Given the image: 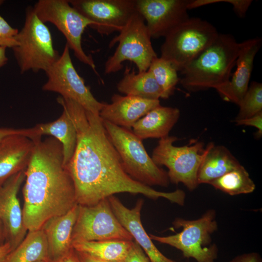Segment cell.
Returning a JSON list of instances; mask_svg holds the SVG:
<instances>
[{
  "instance_id": "6da1fadb",
  "label": "cell",
  "mask_w": 262,
  "mask_h": 262,
  "mask_svg": "<svg viewBox=\"0 0 262 262\" xmlns=\"http://www.w3.org/2000/svg\"><path fill=\"white\" fill-rule=\"evenodd\" d=\"M65 109L77 132L76 148L66 166L73 181L77 204L91 206L115 194L129 193L152 199L164 198L184 205L183 191H159L135 180L126 172L99 115L73 101L67 102Z\"/></svg>"
},
{
  "instance_id": "7a4b0ae2",
  "label": "cell",
  "mask_w": 262,
  "mask_h": 262,
  "mask_svg": "<svg viewBox=\"0 0 262 262\" xmlns=\"http://www.w3.org/2000/svg\"><path fill=\"white\" fill-rule=\"evenodd\" d=\"M32 140L34 147L23 188V221L28 231L40 229L48 220L77 204L61 144L52 137Z\"/></svg>"
},
{
  "instance_id": "3957f363",
  "label": "cell",
  "mask_w": 262,
  "mask_h": 262,
  "mask_svg": "<svg viewBox=\"0 0 262 262\" xmlns=\"http://www.w3.org/2000/svg\"><path fill=\"white\" fill-rule=\"evenodd\" d=\"M240 43L228 33H219L215 40L181 71L182 86L189 92L210 88L216 90L226 84L235 66Z\"/></svg>"
},
{
  "instance_id": "277c9868",
  "label": "cell",
  "mask_w": 262,
  "mask_h": 262,
  "mask_svg": "<svg viewBox=\"0 0 262 262\" xmlns=\"http://www.w3.org/2000/svg\"><path fill=\"white\" fill-rule=\"evenodd\" d=\"M102 120L126 172L146 185L167 187L170 182L167 172L155 164L146 150L142 140L130 130Z\"/></svg>"
},
{
  "instance_id": "5b68a950",
  "label": "cell",
  "mask_w": 262,
  "mask_h": 262,
  "mask_svg": "<svg viewBox=\"0 0 262 262\" xmlns=\"http://www.w3.org/2000/svg\"><path fill=\"white\" fill-rule=\"evenodd\" d=\"M17 45L12 49L21 73L29 70L46 71L60 55L53 46L49 28L29 6L25 12L23 26L19 31Z\"/></svg>"
},
{
  "instance_id": "8992f818",
  "label": "cell",
  "mask_w": 262,
  "mask_h": 262,
  "mask_svg": "<svg viewBox=\"0 0 262 262\" xmlns=\"http://www.w3.org/2000/svg\"><path fill=\"white\" fill-rule=\"evenodd\" d=\"M215 211H207L195 220L177 218L175 227L182 230L174 235L160 236L150 234L152 240L167 245L181 251L185 258H192L197 262H214L217 257L218 248L212 244V235L217 230Z\"/></svg>"
},
{
  "instance_id": "52a82bcc",
  "label": "cell",
  "mask_w": 262,
  "mask_h": 262,
  "mask_svg": "<svg viewBox=\"0 0 262 262\" xmlns=\"http://www.w3.org/2000/svg\"><path fill=\"white\" fill-rule=\"evenodd\" d=\"M219 33L209 22L199 17H189L164 37L161 57L180 72L208 47Z\"/></svg>"
},
{
  "instance_id": "ba28073f",
  "label": "cell",
  "mask_w": 262,
  "mask_h": 262,
  "mask_svg": "<svg viewBox=\"0 0 262 262\" xmlns=\"http://www.w3.org/2000/svg\"><path fill=\"white\" fill-rule=\"evenodd\" d=\"M151 37L145 21L137 12L126 26L109 43V48L118 43L115 50L104 65L106 74L121 70L123 63L129 61L135 64L138 72L148 70L151 62L158 56L151 41Z\"/></svg>"
},
{
  "instance_id": "9c48e42d",
  "label": "cell",
  "mask_w": 262,
  "mask_h": 262,
  "mask_svg": "<svg viewBox=\"0 0 262 262\" xmlns=\"http://www.w3.org/2000/svg\"><path fill=\"white\" fill-rule=\"evenodd\" d=\"M178 138L168 136L160 139L153 149L151 158L159 166L168 168L170 182L181 183L189 190H195L198 185L197 171L204 156V143L193 140L188 145L176 147L173 143Z\"/></svg>"
},
{
  "instance_id": "30bf717a",
  "label": "cell",
  "mask_w": 262,
  "mask_h": 262,
  "mask_svg": "<svg viewBox=\"0 0 262 262\" xmlns=\"http://www.w3.org/2000/svg\"><path fill=\"white\" fill-rule=\"evenodd\" d=\"M33 8L41 21L53 24L62 33L74 56L98 74L92 57L84 52L82 45L85 28L90 27L93 23L75 9L68 0H39Z\"/></svg>"
},
{
  "instance_id": "8fae6325",
  "label": "cell",
  "mask_w": 262,
  "mask_h": 262,
  "mask_svg": "<svg viewBox=\"0 0 262 262\" xmlns=\"http://www.w3.org/2000/svg\"><path fill=\"white\" fill-rule=\"evenodd\" d=\"M105 240L133 241V238L115 215L108 198L91 206L79 205L72 244Z\"/></svg>"
},
{
  "instance_id": "7c38bea8",
  "label": "cell",
  "mask_w": 262,
  "mask_h": 262,
  "mask_svg": "<svg viewBox=\"0 0 262 262\" xmlns=\"http://www.w3.org/2000/svg\"><path fill=\"white\" fill-rule=\"evenodd\" d=\"M68 46L66 44L58 60L45 73L47 81L42 86L46 91L56 92L77 102L87 110L99 115L103 102L98 101L76 70Z\"/></svg>"
},
{
  "instance_id": "4fadbf2b",
  "label": "cell",
  "mask_w": 262,
  "mask_h": 262,
  "mask_svg": "<svg viewBox=\"0 0 262 262\" xmlns=\"http://www.w3.org/2000/svg\"><path fill=\"white\" fill-rule=\"evenodd\" d=\"M101 35L119 32L137 12L135 0H68Z\"/></svg>"
},
{
  "instance_id": "5bb4252c",
  "label": "cell",
  "mask_w": 262,
  "mask_h": 262,
  "mask_svg": "<svg viewBox=\"0 0 262 262\" xmlns=\"http://www.w3.org/2000/svg\"><path fill=\"white\" fill-rule=\"evenodd\" d=\"M190 0H135L151 38L165 37L187 20Z\"/></svg>"
},
{
  "instance_id": "9a60e30c",
  "label": "cell",
  "mask_w": 262,
  "mask_h": 262,
  "mask_svg": "<svg viewBox=\"0 0 262 262\" xmlns=\"http://www.w3.org/2000/svg\"><path fill=\"white\" fill-rule=\"evenodd\" d=\"M25 179V170L9 178L0 186V221L8 243L13 250L22 241L28 231L26 228L18 192Z\"/></svg>"
},
{
  "instance_id": "2e32d148",
  "label": "cell",
  "mask_w": 262,
  "mask_h": 262,
  "mask_svg": "<svg viewBox=\"0 0 262 262\" xmlns=\"http://www.w3.org/2000/svg\"><path fill=\"white\" fill-rule=\"evenodd\" d=\"M262 43L260 37L249 39L240 43L235 72L226 84L216 90L224 100L238 106L240 104L248 88L254 58Z\"/></svg>"
},
{
  "instance_id": "e0dca14e",
  "label": "cell",
  "mask_w": 262,
  "mask_h": 262,
  "mask_svg": "<svg viewBox=\"0 0 262 262\" xmlns=\"http://www.w3.org/2000/svg\"><path fill=\"white\" fill-rule=\"evenodd\" d=\"M108 198L119 222L130 233L151 262H177L168 258L161 253L145 230L141 220V211L144 202L143 199H138L134 207L129 209L114 195Z\"/></svg>"
},
{
  "instance_id": "ac0fdd59",
  "label": "cell",
  "mask_w": 262,
  "mask_h": 262,
  "mask_svg": "<svg viewBox=\"0 0 262 262\" xmlns=\"http://www.w3.org/2000/svg\"><path fill=\"white\" fill-rule=\"evenodd\" d=\"M160 105V100L115 94L111 98V103L103 102L99 115L103 120L131 130L136 122Z\"/></svg>"
},
{
  "instance_id": "d6986e66",
  "label": "cell",
  "mask_w": 262,
  "mask_h": 262,
  "mask_svg": "<svg viewBox=\"0 0 262 262\" xmlns=\"http://www.w3.org/2000/svg\"><path fill=\"white\" fill-rule=\"evenodd\" d=\"M33 147V141L22 134L10 135L0 141V186L26 169Z\"/></svg>"
},
{
  "instance_id": "ffe728a7",
  "label": "cell",
  "mask_w": 262,
  "mask_h": 262,
  "mask_svg": "<svg viewBox=\"0 0 262 262\" xmlns=\"http://www.w3.org/2000/svg\"><path fill=\"white\" fill-rule=\"evenodd\" d=\"M78 212L79 205L76 204L66 213L48 220L41 228L46 237L50 261L72 248V234Z\"/></svg>"
},
{
  "instance_id": "44dd1931",
  "label": "cell",
  "mask_w": 262,
  "mask_h": 262,
  "mask_svg": "<svg viewBox=\"0 0 262 262\" xmlns=\"http://www.w3.org/2000/svg\"><path fill=\"white\" fill-rule=\"evenodd\" d=\"M180 116L178 108L160 105L136 122L132 127V132L142 140L160 139L168 136Z\"/></svg>"
},
{
  "instance_id": "7402d4cb",
  "label": "cell",
  "mask_w": 262,
  "mask_h": 262,
  "mask_svg": "<svg viewBox=\"0 0 262 262\" xmlns=\"http://www.w3.org/2000/svg\"><path fill=\"white\" fill-rule=\"evenodd\" d=\"M240 165L226 147L209 143L197 171V183L209 184Z\"/></svg>"
},
{
  "instance_id": "603a6c76",
  "label": "cell",
  "mask_w": 262,
  "mask_h": 262,
  "mask_svg": "<svg viewBox=\"0 0 262 262\" xmlns=\"http://www.w3.org/2000/svg\"><path fill=\"white\" fill-rule=\"evenodd\" d=\"M61 115L56 120L37 124L33 129L36 138L49 135L57 140L62 145L64 164L66 165L72 158L77 144V132L74 123L66 110L63 109Z\"/></svg>"
},
{
  "instance_id": "cb8c5ba5",
  "label": "cell",
  "mask_w": 262,
  "mask_h": 262,
  "mask_svg": "<svg viewBox=\"0 0 262 262\" xmlns=\"http://www.w3.org/2000/svg\"><path fill=\"white\" fill-rule=\"evenodd\" d=\"M116 87L119 92L126 95L150 100L163 98L162 90L149 70L136 73L126 66Z\"/></svg>"
},
{
  "instance_id": "d4e9b609",
  "label": "cell",
  "mask_w": 262,
  "mask_h": 262,
  "mask_svg": "<svg viewBox=\"0 0 262 262\" xmlns=\"http://www.w3.org/2000/svg\"><path fill=\"white\" fill-rule=\"evenodd\" d=\"M133 241L105 240L81 241L72 244L77 252L98 260L109 262H123Z\"/></svg>"
},
{
  "instance_id": "484cf974",
  "label": "cell",
  "mask_w": 262,
  "mask_h": 262,
  "mask_svg": "<svg viewBox=\"0 0 262 262\" xmlns=\"http://www.w3.org/2000/svg\"><path fill=\"white\" fill-rule=\"evenodd\" d=\"M28 232L22 241L9 254L6 262H50L43 230L40 229Z\"/></svg>"
},
{
  "instance_id": "4316f807",
  "label": "cell",
  "mask_w": 262,
  "mask_h": 262,
  "mask_svg": "<svg viewBox=\"0 0 262 262\" xmlns=\"http://www.w3.org/2000/svg\"><path fill=\"white\" fill-rule=\"evenodd\" d=\"M209 184L230 196L250 194L256 188L249 173L241 164Z\"/></svg>"
},
{
  "instance_id": "83f0119b",
  "label": "cell",
  "mask_w": 262,
  "mask_h": 262,
  "mask_svg": "<svg viewBox=\"0 0 262 262\" xmlns=\"http://www.w3.org/2000/svg\"><path fill=\"white\" fill-rule=\"evenodd\" d=\"M148 70L151 72L162 90V98H168L173 94L180 81L178 71L168 61L161 57L153 60Z\"/></svg>"
},
{
  "instance_id": "f1b7e54d",
  "label": "cell",
  "mask_w": 262,
  "mask_h": 262,
  "mask_svg": "<svg viewBox=\"0 0 262 262\" xmlns=\"http://www.w3.org/2000/svg\"><path fill=\"white\" fill-rule=\"evenodd\" d=\"M239 106L238 114L234 120L249 118L262 112V83L251 82Z\"/></svg>"
},
{
  "instance_id": "f546056e",
  "label": "cell",
  "mask_w": 262,
  "mask_h": 262,
  "mask_svg": "<svg viewBox=\"0 0 262 262\" xmlns=\"http://www.w3.org/2000/svg\"><path fill=\"white\" fill-rule=\"evenodd\" d=\"M18 29L13 28L0 15V47L13 49L17 45Z\"/></svg>"
},
{
  "instance_id": "4dcf8cb0",
  "label": "cell",
  "mask_w": 262,
  "mask_h": 262,
  "mask_svg": "<svg viewBox=\"0 0 262 262\" xmlns=\"http://www.w3.org/2000/svg\"><path fill=\"white\" fill-rule=\"evenodd\" d=\"M123 262H149V260L137 242L133 241Z\"/></svg>"
},
{
  "instance_id": "1f68e13d",
  "label": "cell",
  "mask_w": 262,
  "mask_h": 262,
  "mask_svg": "<svg viewBox=\"0 0 262 262\" xmlns=\"http://www.w3.org/2000/svg\"><path fill=\"white\" fill-rule=\"evenodd\" d=\"M236 125H245L254 127L257 129L256 138H261L262 135V112L249 118L240 120H233Z\"/></svg>"
},
{
  "instance_id": "d6a6232c",
  "label": "cell",
  "mask_w": 262,
  "mask_h": 262,
  "mask_svg": "<svg viewBox=\"0 0 262 262\" xmlns=\"http://www.w3.org/2000/svg\"><path fill=\"white\" fill-rule=\"evenodd\" d=\"M222 2L230 4L236 14L240 17H245L252 2L251 0H222Z\"/></svg>"
},
{
  "instance_id": "836d02e7",
  "label": "cell",
  "mask_w": 262,
  "mask_h": 262,
  "mask_svg": "<svg viewBox=\"0 0 262 262\" xmlns=\"http://www.w3.org/2000/svg\"><path fill=\"white\" fill-rule=\"evenodd\" d=\"M33 128L26 129H15L8 128H0V141L5 137L13 134H22L32 139L34 137Z\"/></svg>"
},
{
  "instance_id": "e575fe53",
  "label": "cell",
  "mask_w": 262,
  "mask_h": 262,
  "mask_svg": "<svg viewBox=\"0 0 262 262\" xmlns=\"http://www.w3.org/2000/svg\"><path fill=\"white\" fill-rule=\"evenodd\" d=\"M229 262H262V260L259 254L251 252L236 256Z\"/></svg>"
},
{
  "instance_id": "d590c367",
  "label": "cell",
  "mask_w": 262,
  "mask_h": 262,
  "mask_svg": "<svg viewBox=\"0 0 262 262\" xmlns=\"http://www.w3.org/2000/svg\"><path fill=\"white\" fill-rule=\"evenodd\" d=\"M49 262H81L77 252L72 247L62 256Z\"/></svg>"
},
{
  "instance_id": "8d00e7d4",
  "label": "cell",
  "mask_w": 262,
  "mask_h": 262,
  "mask_svg": "<svg viewBox=\"0 0 262 262\" xmlns=\"http://www.w3.org/2000/svg\"><path fill=\"white\" fill-rule=\"evenodd\" d=\"M12 251L10 245L5 242L0 245V262H6L7 256Z\"/></svg>"
},
{
  "instance_id": "74e56055",
  "label": "cell",
  "mask_w": 262,
  "mask_h": 262,
  "mask_svg": "<svg viewBox=\"0 0 262 262\" xmlns=\"http://www.w3.org/2000/svg\"><path fill=\"white\" fill-rule=\"evenodd\" d=\"M77 253L81 262H109L98 260L83 253L79 252Z\"/></svg>"
},
{
  "instance_id": "f35d334b",
  "label": "cell",
  "mask_w": 262,
  "mask_h": 262,
  "mask_svg": "<svg viewBox=\"0 0 262 262\" xmlns=\"http://www.w3.org/2000/svg\"><path fill=\"white\" fill-rule=\"evenodd\" d=\"M5 47H0V67L4 66L8 62V58L6 55Z\"/></svg>"
},
{
  "instance_id": "ab89813d",
  "label": "cell",
  "mask_w": 262,
  "mask_h": 262,
  "mask_svg": "<svg viewBox=\"0 0 262 262\" xmlns=\"http://www.w3.org/2000/svg\"><path fill=\"white\" fill-rule=\"evenodd\" d=\"M5 235L4 230L1 222L0 221V245H2L5 243Z\"/></svg>"
},
{
  "instance_id": "60d3db41",
  "label": "cell",
  "mask_w": 262,
  "mask_h": 262,
  "mask_svg": "<svg viewBox=\"0 0 262 262\" xmlns=\"http://www.w3.org/2000/svg\"><path fill=\"white\" fill-rule=\"evenodd\" d=\"M4 0H0V7L2 5V4L4 3Z\"/></svg>"
},
{
  "instance_id": "b9f144b4",
  "label": "cell",
  "mask_w": 262,
  "mask_h": 262,
  "mask_svg": "<svg viewBox=\"0 0 262 262\" xmlns=\"http://www.w3.org/2000/svg\"><path fill=\"white\" fill-rule=\"evenodd\" d=\"M46 262V261H38V262Z\"/></svg>"
}]
</instances>
